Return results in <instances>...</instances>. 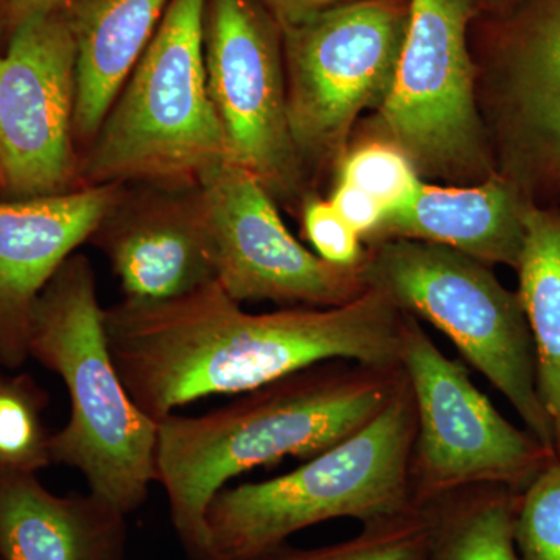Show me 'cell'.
I'll return each mask as SVG.
<instances>
[{
  "label": "cell",
  "mask_w": 560,
  "mask_h": 560,
  "mask_svg": "<svg viewBox=\"0 0 560 560\" xmlns=\"http://www.w3.org/2000/svg\"><path fill=\"white\" fill-rule=\"evenodd\" d=\"M404 312L377 289L340 307L254 315L219 283L167 301L105 308L106 341L125 388L154 422L215 394H243L330 360L400 364Z\"/></svg>",
  "instance_id": "cell-1"
},
{
  "label": "cell",
  "mask_w": 560,
  "mask_h": 560,
  "mask_svg": "<svg viewBox=\"0 0 560 560\" xmlns=\"http://www.w3.org/2000/svg\"><path fill=\"white\" fill-rule=\"evenodd\" d=\"M405 381L397 366L330 360L201 416L158 423L156 482L187 560H213L206 511L228 481L285 456L311 459L363 429Z\"/></svg>",
  "instance_id": "cell-2"
},
{
  "label": "cell",
  "mask_w": 560,
  "mask_h": 560,
  "mask_svg": "<svg viewBox=\"0 0 560 560\" xmlns=\"http://www.w3.org/2000/svg\"><path fill=\"white\" fill-rule=\"evenodd\" d=\"M28 353L60 375L69 394L68 423L50 436L51 463L79 470L91 492L125 514L139 510L156 482L158 422L121 382L83 254L66 259L36 298Z\"/></svg>",
  "instance_id": "cell-3"
},
{
  "label": "cell",
  "mask_w": 560,
  "mask_h": 560,
  "mask_svg": "<svg viewBox=\"0 0 560 560\" xmlns=\"http://www.w3.org/2000/svg\"><path fill=\"white\" fill-rule=\"evenodd\" d=\"M416 407L407 375L381 415L348 440L268 481L221 489L206 511L213 560H260L334 518L381 521L411 508Z\"/></svg>",
  "instance_id": "cell-4"
},
{
  "label": "cell",
  "mask_w": 560,
  "mask_h": 560,
  "mask_svg": "<svg viewBox=\"0 0 560 560\" xmlns=\"http://www.w3.org/2000/svg\"><path fill=\"white\" fill-rule=\"evenodd\" d=\"M206 0H171L153 39L80 156L81 187L198 184L228 161L205 66Z\"/></svg>",
  "instance_id": "cell-5"
},
{
  "label": "cell",
  "mask_w": 560,
  "mask_h": 560,
  "mask_svg": "<svg viewBox=\"0 0 560 560\" xmlns=\"http://www.w3.org/2000/svg\"><path fill=\"white\" fill-rule=\"evenodd\" d=\"M363 275L368 287L399 311L451 338L463 359L510 401L526 430L555 452L521 298L490 265L433 243L385 241L368 245Z\"/></svg>",
  "instance_id": "cell-6"
},
{
  "label": "cell",
  "mask_w": 560,
  "mask_h": 560,
  "mask_svg": "<svg viewBox=\"0 0 560 560\" xmlns=\"http://www.w3.org/2000/svg\"><path fill=\"white\" fill-rule=\"evenodd\" d=\"M408 18L410 0H353L280 27L290 130L305 173L340 162L360 114L385 101Z\"/></svg>",
  "instance_id": "cell-7"
},
{
  "label": "cell",
  "mask_w": 560,
  "mask_h": 560,
  "mask_svg": "<svg viewBox=\"0 0 560 560\" xmlns=\"http://www.w3.org/2000/svg\"><path fill=\"white\" fill-rule=\"evenodd\" d=\"M399 359L416 407L412 503L480 485L521 493L556 459L528 430L512 425L471 382L467 368L448 359L419 319L405 312Z\"/></svg>",
  "instance_id": "cell-8"
},
{
  "label": "cell",
  "mask_w": 560,
  "mask_h": 560,
  "mask_svg": "<svg viewBox=\"0 0 560 560\" xmlns=\"http://www.w3.org/2000/svg\"><path fill=\"white\" fill-rule=\"evenodd\" d=\"M475 9V0H410L396 75L372 124L419 175L452 183L492 176L467 46Z\"/></svg>",
  "instance_id": "cell-9"
},
{
  "label": "cell",
  "mask_w": 560,
  "mask_h": 560,
  "mask_svg": "<svg viewBox=\"0 0 560 560\" xmlns=\"http://www.w3.org/2000/svg\"><path fill=\"white\" fill-rule=\"evenodd\" d=\"M205 66L228 161L276 202L296 206L307 173L290 130L279 22L259 0H206Z\"/></svg>",
  "instance_id": "cell-10"
},
{
  "label": "cell",
  "mask_w": 560,
  "mask_h": 560,
  "mask_svg": "<svg viewBox=\"0 0 560 560\" xmlns=\"http://www.w3.org/2000/svg\"><path fill=\"white\" fill-rule=\"evenodd\" d=\"M75 69L60 7L22 24L0 50V198L80 189Z\"/></svg>",
  "instance_id": "cell-11"
},
{
  "label": "cell",
  "mask_w": 560,
  "mask_h": 560,
  "mask_svg": "<svg viewBox=\"0 0 560 560\" xmlns=\"http://www.w3.org/2000/svg\"><path fill=\"white\" fill-rule=\"evenodd\" d=\"M215 282L237 302L340 307L370 287L361 267H338L302 246L276 201L241 165L221 161L202 173Z\"/></svg>",
  "instance_id": "cell-12"
},
{
  "label": "cell",
  "mask_w": 560,
  "mask_h": 560,
  "mask_svg": "<svg viewBox=\"0 0 560 560\" xmlns=\"http://www.w3.org/2000/svg\"><path fill=\"white\" fill-rule=\"evenodd\" d=\"M90 243L108 257L125 300H173L215 280L200 183L124 186Z\"/></svg>",
  "instance_id": "cell-13"
},
{
  "label": "cell",
  "mask_w": 560,
  "mask_h": 560,
  "mask_svg": "<svg viewBox=\"0 0 560 560\" xmlns=\"http://www.w3.org/2000/svg\"><path fill=\"white\" fill-rule=\"evenodd\" d=\"M124 186L80 187L49 197L0 198V368L31 357L33 305L51 276L90 242Z\"/></svg>",
  "instance_id": "cell-14"
},
{
  "label": "cell",
  "mask_w": 560,
  "mask_h": 560,
  "mask_svg": "<svg viewBox=\"0 0 560 560\" xmlns=\"http://www.w3.org/2000/svg\"><path fill=\"white\" fill-rule=\"evenodd\" d=\"M127 514L97 493L55 495L35 471L0 467L2 560H127Z\"/></svg>",
  "instance_id": "cell-15"
},
{
  "label": "cell",
  "mask_w": 560,
  "mask_h": 560,
  "mask_svg": "<svg viewBox=\"0 0 560 560\" xmlns=\"http://www.w3.org/2000/svg\"><path fill=\"white\" fill-rule=\"evenodd\" d=\"M529 205L510 179L492 175L470 187L420 183L415 197L386 212L366 245L433 243L490 265L517 268Z\"/></svg>",
  "instance_id": "cell-16"
},
{
  "label": "cell",
  "mask_w": 560,
  "mask_h": 560,
  "mask_svg": "<svg viewBox=\"0 0 560 560\" xmlns=\"http://www.w3.org/2000/svg\"><path fill=\"white\" fill-rule=\"evenodd\" d=\"M171 0H62L77 58L73 140L91 145L125 81L147 50Z\"/></svg>",
  "instance_id": "cell-17"
},
{
  "label": "cell",
  "mask_w": 560,
  "mask_h": 560,
  "mask_svg": "<svg viewBox=\"0 0 560 560\" xmlns=\"http://www.w3.org/2000/svg\"><path fill=\"white\" fill-rule=\"evenodd\" d=\"M506 95L522 138L560 179V0H539L512 36Z\"/></svg>",
  "instance_id": "cell-18"
},
{
  "label": "cell",
  "mask_w": 560,
  "mask_h": 560,
  "mask_svg": "<svg viewBox=\"0 0 560 560\" xmlns=\"http://www.w3.org/2000/svg\"><path fill=\"white\" fill-rule=\"evenodd\" d=\"M515 270L536 355L537 390L560 460V212L528 206L525 242Z\"/></svg>",
  "instance_id": "cell-19"
},
{
  "label": "cell",
  "mask_w": 560,
  "mask_h": 560,
  "mask_svg": "<svg viewBox=\"0 0 560 560\" xmlns=\"http://www.w3.org/2000/svg\"><path fill=\"white\" fill-rule=\"evenodd\" d=\"M517 500L515 490L480 485L420 504L429 523L427 560H518Z\"/></svg>",
  "instance_id": "cell-20"
},
{
  "label": "cell",
  "mask_w": 560,
  "mask_h": 560,
  "mask_svg": "<svg viewBox=\"0 0 560 560\" xmlns=\"http://www.w3.org/2000/svg\"><path fill=\"white\" fill-rule=\"evenodd\" d=\"M429 523L425 510L407 511L366 523L352 539L316 548L283 545L260 560H427Z\"/></svg>",
  "instance_id": "cell-21"
},
{
  "label": "cell",
  "mask_w": 560,
  "mask_h": 560,
  "mask_svg": "<svg viewBox=\"0 0 560 560\" xmlns=\"http://www.w3.org/2000/svg\"><path fill=\"white\" fill-rule=\"evenodd\" d=\"M44 396L28 377L0 374V467L38 471L51 463L40 420Z\"/></svg>",
  "instance_id": "cell-22"
},
{
  "label": "cell",
  "mask_w": 560,
  "mask_h": 560,
  "mask_svg": "<svg viewBox=\"0 0 560 560\" xmlns=\"http://www.w3.org/2000/svg\"><path fill=\"white\" fill-rule=\"evenodd\" d=\"M338 168V180L366 191L386 212L411 201L422 183L410 158L385 140L374 139L346 151Z\"/></svg>",
  "instance_id": "cell-23"
},
{
  "label": "cell",
  "mask_w": 560,
  "mask_h": 560,
  "mask_svg": "<svg viewBox=\"0 0 560 560\" xmlns=\"http://www.w3.org/2000/svg\"><path fill=\"white\" fill-rule=\"evenodd\" d=\"M514 540L518 560H560V460L518 493Z\"/></svg>",
  "instance_id": "cell-24"
},
{
  "label": "cell",
  "mask_w": 560,
  "mask_h": 560,
  "mask_svg": "<svg viewBox=\"0 0 560 560\" xmlns=\"http://www.w3.org/2000/svg\"><path fill=\"white\" fill-rule=\"evenodd\" d=\"M302 226L320 259L349 268L361 267L366 260L363 238L329 200L307 194L302 201Z\"/></svg>",
  "instance_id": "cell-25"
},
{
  "label": "cell",
  "mask_w": 560,
  "mask_h": 560,
  "mask_svg": "<svg viewBox=\"0 0 560 560\" xmlns=\"http://www.w3.org/2000/svg\"><path fill=\"white\" fill-rule=\"evenodd\" d=\"M329 201L340 212L342 219L359 232L364 243L377 230L386 212L382 202L370 194L342 180H338Z\"/></svg>",
  "instance_id": "cell-26"
},
{
  "label": "cell",
  "mask_w": 560,
  "mask_h": 560,
  "mask_svg": "<svg viewBox=\"0 0 560 560\" xmlns=\"http://www.w3.org/2000/svg\"><path fill=\"white\" fill-rule=\"evenodd\" d=\"M61 2L62 0H0V50L22 24L58 9Z\"/></svg>",
  "instance_id": "cell-27"
},
{
  "label": "cell",
  "mask_w": 560,
  "mask_h": 560,
  "mask_svg": "<svg viewBox=\"0 0 560 560\" xmlns=\"http://www.w3.org/2000/svg\"><path fill=\"white\" fill-rule=\"evenodd\" d=\"M259 2L270 11L280 27H287V25L307 20L320 11L353 2V0H259Z\"/></svg>",
  "instance_id": "cell-28"
}]
</instances>
